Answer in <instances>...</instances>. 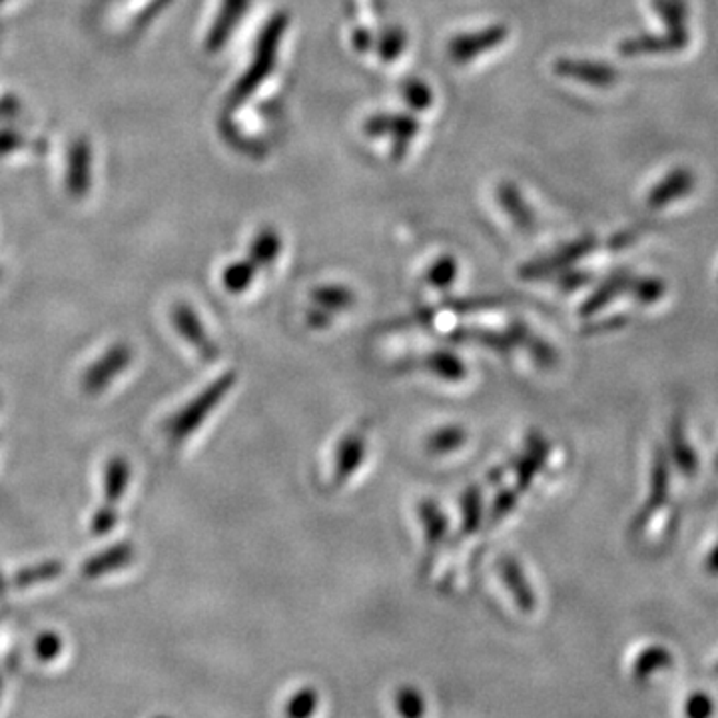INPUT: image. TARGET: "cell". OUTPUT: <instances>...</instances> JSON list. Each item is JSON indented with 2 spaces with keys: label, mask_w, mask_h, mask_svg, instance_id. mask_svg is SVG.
I'll list each match as a JSON object with an SVG mask.
<instances>
[{
  "label": "cell",
  "mask_w": 718,
  "mask_h": 718,
  "mask_svg": "<svg viewBox=\"0 0 718 718\" xmlns=\"http://www.w3.org/2000/svg\"><path fill=\"white\" fill-rule=\"evenodd\" d=\"M289 26V16L286 12H276L267 23L264 24L262 33L258 34L255 41L254 56L250 60V67L246 68L240 80L230 90V96L226 102L228 111H236L252 99L255 90L260 89L276 68L277 53L282 38Z\"/></svg>",
  "instance_id": "6da1fadb"
},
{
  "label": "cell",
  "mask_w": 718,
  "mask_h": 718,
  "mask_svg": "<svg viewBox=\"0 0 718 718\" xmlns=\"http://www.w3.org/2000/svg\"><path fill=\"white\" fill-rule=\"evenodd\" d=\"M236 379H238L236 372L221 374L212 381L210 386L204 387L196 398L190 399L184 408L176 411L164 423V433L170 437V442L176 445L198 430L200 425L210 418L212 411L218 408L226 396L232 391Z\"/></svg>",
  "instance_id": "7a4b0ae2"
},
{
  "label": "cell",
  "mask_w": 718,
  "mask_h": 718,
  "mask_svg": "<svg viewBox=\"0 0 718 718\" xmlns=\"http://www.w3.org/2000/svg\"><path fill=\"white\" fill-rule=\"evenodd\" d=\"M597 238L595 236H583L573 242L565 243L557 248L549 255H543L537 260H531L520 267L521 280H543V277L559 276L565 270L573 267L579 260L597 250Z\"/></svg>",
  "instance_id": "3957f363"
},
{
  "label": "cell",
  "mask_w": 718,
  "mask_h": 718,
  "mask_svg": "<svg viewBox=\"0 0 718 718\" xmlns=\"http://www.w3.org/2000/svg\"><path fill=\"white\" fill-rule=\"evenodd\" d=\"M552 72L559 77L581 82L591 89H613L619 82V70L593 58H557L552 65Z\"/></svg>",
  "instance_id": "277c9868"
},
{
  "label": "cell",
  "mask_w": 718,
  "mask_h": 718,
  "mask_svg": "<svg viewBox=\"0 0 718 718\" xmlns=\"http://www.w3.org/2000/svg\"><path fill=\"white\" fill-rule=\"evenodd\" d=\"M367 136H389L391 155L401 160L408 155L409 143L420 133V122L411 114H374L364 124Z\"/></svg>",
  "instance_id": "5b68a950"
},
{
  "label": "cell",
  "mask_w": 718,
  "mask_h": 718,
  "mask_svg": "<svg viewBox=\"0 0 718 718\" xmlns=\"http://www.w3.org/2000/svg\"><path fill=\"white\" fill-rule=\"evenodd\" d=\"M418 515H420L421 527H423V542H425L421 574H428L435 565L437 552L442 551L443 545L449 537V520L443 513V509L431 499L421 501Z\"/></svg>",
  "instance_id": "8992f818"
},
{
  "label": "cell",
  "mask_w": 718,
  "mask_h": 718,
  "mask_svg": "<svg viewBox=\"0 0 718 718\" xmlns=\"http://www.w3.org/2000/svg\"><path fill=\"white\" fill-rule=\"evenodd\" d=\"M509 31L505 24H491L481 31L474 33L459 34L452 38L449 43V56L457 65H467L476 60L479 56L487 55L495 50L498 46L508 41Z\"/></svg>",
  "instance_id": "52a82bcc"
},
{
  "label": "cell",
  "mask_w": 718,
  "mask_h": 718,
  "mask_svg": "<svg viewBox=\"0 0 718 718\" xmlns=\"http://www.w3.org/2000/svg\"><path fill=\"white\" fill-rule=\"evenodd\" d=\"M172 323L176 328L178 333L186 340V342L198 352L202 360L206 362H216L220 357V347L218 343L214 342L210 338V333L206 332L204 323L200 321V316L194 311V308H190L189 304H176L172 308Z\"/></svg>",
  "instance_id": "ba28073f"
},
{
  "label": "cell",
  "mask_w": 718,
  "mask_h": 718,
  "mask_svg": "<svg viewBox=\"0 0 718 718\" xmlns=\"http://www.w3.org/2000/svg\"><path fill=\"white\" fill-rule=\"evenodd\" d=\"M396 369L398 372H415L418 369V372H425V374L452 381V384L464 381L467 377V365L464 360L447 350H437V352H431L421 357L401 360L396 364Z\"/></svg>",
  "instance_id": "9c48e42d"
},
{
  "label": "cell",
  "mask_w": 718,
  "mask_h": 718,
  "mask_svg": "<svg viewBox=\"0 0 718 718\" xmlns=\"http://www.w3.org/2000/svg\"><path fill=\"white\" fill-rule=\"evenodd\" d=\"M133 347L126 343H116L112 345L106 354L100 357L96 364L89 367V372L82 377V386L87 394H100L106 387L111 386L114 377L121 376L122 372L133 362Z\"/></svg>",
  "instance_id": "30bf717a"
},
{
  "label": "cell",
  "mask_w": 718,
  "mask_h": 718,
  "mask_svg": "<svg viewBox=\"0 0 718 718\" xmlns=\"http://www.w3.org/2000/svg\"><path fill=\"white\" fill-rule=\"evenodd\" d=\"M696 189V174L686 167L669 170L647 194V206L651 210H663L679 200L691 196Z\"/></svg>",
  "instance_id": "8fae6325"
},
{
  "label": "cell",
  "mask_w": 718,
  "mask_h": 718,
  "mask_svg": "<svg viewBox=\"0 0 718 718\" xmlns=\"http://www.w3.org/2000/svg\"><path fill=\"white\" fill-rule=\"evenodd\" d=\"M367 443L364 431H350L342 442L338 443L335 457H333L332 486L335 489L345 486L357 469L364 464Z\"/></svg>",
  "instance_id": "7c38bea8"
},
{
  "label": "cell",
  "mask_w": 718,
  "mask_h": 718,
  "mask_svg": "<svg viewBox=\"0 0 718 718\" xmlns=\"http://www.w3.org/2000/svg\"><path fill=\"white\" fill-rule=\"evenodd\" d=\"M652 11L663 23V33L671 36L683 53L691 45V9L686 0H651Z\"/></svg>",
  "instance_id": "4fadbf2b"
},
{
  "label": "cell",
  "mask_w": 718,
  "mask_h": 718,
  "mask_svg": "<svg viewBox=\"0 0 718 718\" xmlns=\"http://www.w3.org/2000/svg\"><path fill=\"white\" fill-rule=\"evenodd\" d=\"M252 0H221L220 11L212 23L210 33L206 36V53H220L226 43L232 38L233 31L242 21L243 14L250 9Z\"/></svg>",
  "instance_id": "5bb4252c"
},
{
  "label": "cell",
  "mask_w": 718,
  "mask_h": 718,
  "mask_svg": "<svg viewBox=\"0 0 718 718\" xmlns=\"http://www.w3.org/2000/svg\"><path fill=\"white\" fill-rule=\"evenodd\" d=\"M549 443L545 442L539 433H531L525 452L520 457H515V489L523 493L527 491L537 474L542 471L543 465L549 457Z\"/></svg>",
  "instance_id": "9a60e30c"
},
{
  "label": "cell",
  "mask_w": 718,
  "mask_h": 718,
  "mask_svg": "<svg viewBox=\"0 0 718 718\" xmlns=\"http://www.w3.org/2000/svg\"><path fill=\"white\" fill-rule=\"evenodd\" d=\"M498 200L501 210L521 232H535L537 216L531 210L529 202L523 198L520 186L513 182H501L498 189Z\"/></svg>",
  "instance_id": "2e32d148"
},
{
  "label": "cell",
  "mask_w": 718,
  "mask_h": 718,
  "mask_svg": "<svg viewBox=\"0 0 718 718\" xmlns=\"http://www.w3.org/2000/svg\"><path fill=\"white\" fill-rule=\"evenodd\" d=\"M499 574L521 613H533L537 607V599H535L533 586L523 573L521 565L513 557H503L499 561Z\"/></svg>",
  "instance_id": "e0dca14e"
},
{
  "label": "cell",
  "mask_w": 718,
  "mask_h": 718,
  "mask_svg": "<svg viewBox=\"0 0 718 718\" xmlns=\"http://www.w3.org/2000/svg\"><path fill=\"white\" fill-rule=\"evenodd\" d=\"M630 277H632V274L627 272V270H617V272H613V274L605 277V280L601 282V286H599L597 289L585 299V304L581 306L579 314H581L583 318H591V316H595L599 311L605 310L611 301H615V299L623 296V294H629Z\"/></svg>",
  "instance_id": "ac0fdd59"
},
{
  "label": "cell",
  "mask_w": 718,
  "mask_h": 718,
  "mask_svg": "<svg viewBox=\"0 0 718 718\" xmlns=\"http://www.w3.org/2000/svg\"><path fill=\"white\" fill-rule=\"evenodd\" d=\"M90 146L84 138L68 152L67 190L72 198H84L90 189Z\"/></svg>",
  "instance_id": "d6986e66"
},
{
  "label": "cell",
  "mask_w": 718,
  "mask_h": 718,
  "mask_svg": "<svg viewBox=\"0 0 718 718\" xmlns=\"http://www.w3.org/2000/svg\"><path fill=\"white\" fill-rule=\"evenodd\" d=\"M136 549L130 542H121L118 545H112L109 549L90 557L87 563L82 565V574L87 579H99L112 571H118L122 567L130 565L134 561Z\"/></svg>",
  "instance_id": "ffe728a7"
},
{
  "label": "cell",
  "mask_w": 718,
  "mask_h": 718,
  "mask_svg": "<svg viewBox=\"0 0 718 718\" xmlns=\"http://www.w3.org/2000/svg\"><path fill=\"white\" fill-rule=\"evenodd\" d=\"M681 53L679 46L674 45L673 38L666 34H637L619 43V55L627 58L635 56H661L676 55Z\"/></svg>",
  "instance_id": "44dd1931"
},
{
  "label": "cell",
  "mask_w": 718,
  "mask_h": 718,
  "mask_svg": "<svg viewBox=\"0 0 718 718\" xmlns=\"http://www.w3.org/2000/svg\"><path fill=\"white\" fill-rule=\"evenodd\" d=\"M449 342L455 343H479L483 347H489L498 354H508L515 343L511 340L508 330L505 332H493V330H479V328H457L454 332L445 335Z\"/></svg>",
  "instance_id": "7402d4cb"
},
{
  "label": "cell",
  "mask_w": 718,
  "mask_h": 718,
  "mask_svg": "<svg viewBox=\"0 0 718 718\" xmlns=\"http://www.w3.org/2000/svg\"><path fill=\"white\" fill-rule=\"evenodd\" d=\"M467 443V431L461 425H443L425 437V454L443 457L459 452Z\"/></svg>",
  "instance_id": "603a6c76"
},
{
  "label": "cell",
  "mask_w": 718,
  "mask_h": 718,
  "mask_svg": "<svg viewBox=\"0 0 718 718\" xmlns=\"http://www.w3.org/2000/svg\"><path fill=\"white\" fill-rule=\"evenodd\" d=\"M483 521V498L477 486L467 487L461 495V523L457 531V539L476 535Z\"/></svg>",
  "instance_id": "cb8c5ba5"
},
{
  "label": "cell",
  "mask_w": 718,
  "mask_h": 718,
  "mask_svg": "<svg viewBox=\"0 0 718 718\" xmlns=\"http://www.w3.org/2000/svg\"><path fill=\"white\" fill-rule=\"evenodd\" d=\"M130 464L116 455L112 457L111 461L106 464V471H104V495H106V503H118L122 495L126 493V489L130 486Z\"/></svg>",
  "instance_id": "d4e9b609"
},
{
  "label": "cell",
  "mask_w": 718,
  "mask_h": 718,
  "mask_svg": "<svg viewBox=\"0 0 718 718\" xmlns=\"http://www.w3.org/2000/svg\"><path fill=\"white\" fill-rule=\"evenodd\" d=\"M311 301L328 311L350 310L355 304V294L342 284H326L311 289Z\"/></svg>",
  "instance_id": "484cf974"
},
{
  "label": "cell",
  "mask_w": 718,
  "mask_h": 718,
  "mask_svg": "<svg viewBox=\"0 0 718 718\" xmlns=\"http://www.w3.org/2000/svg\"><path fill=\"white\" fill-rule=\"evenodd\" d=\"M282 252V238L274 228H262L260 232L255 233L254 240L250 243V260L254 262L258 267H267L274 264L277 255Z\"/></svg>",
  "instance_id": "4316f807"
},
{
  "label": "cell",
  "mask_w": 718,
  "mask_h": 718,
  "mask_svg": "<svg viewBox=\"0 0 718 718\" xmlns=\"http://www.w3.org/2000/svg\"><path fill=\"white\" fill-rule=\"evenodd\" d=\"M255 274H258V265L252 260L233 262L221 272V284H224V289L228 294L238 296V294H243V292L250 289L252 282L255 280Z\"/></svg>",
  "instance_id": "83f0119b"
},
{
  "label": "cell",
  "mask_w": 718,
  "mask_h": 718,
  "mask_svg": "<svg viewBox=\"0 0 718 718\" xmlns=\"http://www.w3.org/2000/svg\"><path fill=\"white\" fill-rule=\"evenodd\" d=\"M666 294V284L661 277L632 276L630 277L629 296L637 299L642 306L657 304Z\"/></svg>",
  "instance_id": "f1b7e54d"
},
{
  "label": "cell",
  "mask_w": 718,
  "mask_h": 718,
  "mask_svg": "<svg viewBox=\"0 0 718 718\" xmlns=\"http://www.w3.org/2000/svg\"><path fill=\"white\" fill-rule=\"evenodd\" d=\"M671 663H673V657L669 654V651H664L663 647H651V649H647V651L639 654V659L635 661V666H632V673H635V679L645 681L651 674L663 671Z\"/></svg>",
  "instance_id": "f546056e"
},
{
  "label": "cell",
  "mask_w": 718,
  "mask_h": 718,
  "mask_svg": "<svg viewBox=\"0 0 718 718\" xmlns=\"http://www.w3.org/2000/svg\"><path fill=\"white\" fill-rule=\"evenodd\" d=\"M408 46V34L401 26H387L376 41L377 55L386 62L398 60Z\"/></svg>",
  "instance_id": "4dcf8cb0"
},
{
  "label": "cell",
  "mask_w": 718,
  "mask_h": 718,
  "mask_svg": "<svg viewBox=\"0 0 718 718\" xmlns=\"http://www.w3.org/2000/svg\"><path fill=\"white\" fill-rule=\"evenodd\" d=\"M62 573V563L58 561H48V563L34 565V567H26L21 573L14 577V586L24 589V586L36 585V583H45V581H53L58 574Z\"/></svg>",
  "instance_id": "1f68e13d"
},
{
  "label": "cell",
  "mask_w": 718,
  "mask_h": 718,
  "mask_svg": "<svg viewBox=\"0 0 718 718\" xmlns=\"http://www.w3.org/2000/svg\"><path fill=\"white\" fill-rule=\"evenodd\" d=\"M401 94L411 111L423 112L433 104V92L420 78H408L401 84Z\"/></svg>",
  "instance_id": "d6a6232c"
},
{
  "label": "cell",
  "mask_w": 718,
  "mask_h": 718,
  "mask_svg": "<svg viewBox=\"0 0 718 718\" xmlns=\"http://www.w3.org/2000/svg\"><path fill=\"white\" fill-rule=\"evenodd\" d=\"M318 705H320L318 691L311 688V686H306V688H299L298 693L287 700L284 713L289 718H308L316 713Z\"/></svg>",
  "instance_id": "836d02e7"
},
{
  "label": "cell",
  "mask_w": 718,
  "mask_h": 718,
  "mask_svg": "<svg viewBox=\"0 0 718 718\" xmlns=\"http://www.w3.org/2000/svg\"><path fill=\"white\" fill-rule=\"evenodd\" d=\"M457 262L452 255H443L428 270V284L435 289H449L457 277Z\"/></svg>",
  "instance_id": "e575fe53"
},
{
  "label": "cell",
  "mask_w": 718,
  "mask_h": 718,
  "mask_svg": "<svg viewBox=\"0 0 718 718\" xmlns=\"http://www.w3.org/2000/svg\"><path fill=\"white\" fill-rule=\"evenodd\" d=\"M396 710L401 717L420 718L425 715V698L418 688L403 686L396 693Z\"/></svg>",
  "instance_id": "d590c367"
},
{
  "label": "cell",
  "mask_w": 718,
  "mask_h": 718,
  "mask_svg": "<svg viewBox=\"0 0 718 718\" xmlns=\"http://www.w3.org/2000/svg\"><path fill=\"white\" fill-rule=\"evenodd\" d=\"M521 493L515 489V487H509V489H501L493 503H491V509H489V523H499V521L505 520L508 515L513 513V509L517 508L520 503Z\"/></svg>",
  "instance_id": "8d00e7d4"
},
{
  "label": "cell",
  "mask_w": 718,
  "mask_h": 718,
  "mask_svg": "<svg viewBox=\"0 0 718 718\" xmlns=\"http://www.w3.org/2000/svg\"><path fill=\"white\" fill-rule=\"evenodd\" d=\"M116 523H118V511L114 509L112 503H106L104 508H100L94 513V517L90 521V533L96 535V537L109 535L116 527Z\"/></svg>",
  "instance_id": "74e56055"
},
{
  "label": "cell",
  "mask_w": 718,
  "mask_h": 718,
  "mask_svg": "<svg viewBox=\"0 0 718 718\" xmlns=\"http://www.w3.org/2000/svg\"><path fill=\"white\" fill-rule=\"evenodd\" d=\"M60 651H62V641H60V637L56 632H43L34 642L36 659L43 661V663L55 661Z\"/></svg>",
  "instance_id": "f35d334b"
},
{
  "label": "cell",
  "mask_w": 718,
  "mask_h": 718,
  "mask_svg": "<svg viewBox=\"0 0 718 718\" xmlns=\"http://www.w3.org/2000/svg\"><path fill=\"white\" fill-rule=\"evenodd\" d=\"M501 306V299L498 298H467V299H447L443 301V308L454 311H479L498 308Z\"/></svg>",
  "instance_id": "ab89813d"
},
{
  "label": "cell",
  "mask_w": 718,
  "mask_h": 718,
  "mask_svg": "<svg viewBox=\"0 0 718 718\" xmlns=\"http://www.w3.org/2000/svg\"><path fill=\"white\" fill-rule=\"evenodd\" d=\"M673 445L676 464L681 465L683 471H693L695 469V457H693V452L688 449V443L683 440V433L679 430H676V435H674Z\"/></svg>",
  "instance_id": "60d3db41"
},
{
  "label": "cell",
  "mask_w": 718,
  "mask_h": 718,
  "mask_svg": "<svg viewBox=\"0 0 718 718\" xmlns=\"http://www.w3.org/2000/svg\"><path fill=\"white\" fill-rule=\"evenodd\" d=\"M586 282H591V274L586 272H581V270H565L559 274V284L563 287L565 292H573V289H579V287L585 286Z\"/></svg>",
  "instance_id": "b9f144b4"
},
{
  "label": "cell",
  "mask_w": 718,
  "mask_h": 718,
  "mask_svg": "<svg viewBox=\"0 0 718 718\" xmlns=\"http://www.w3.org/2000/svg\"><path fill=\"white\" fill-rule=\"evenodd\" d=\"M433 316H435V311L431 310V308H421V310L413 311L408 318L394 321L391 328H413V326L420 328V326H431Z\"/></svg>",
  "instance_id": "7bdbcfd3"
},
{
  "label": "cell",
  "mask_w": 718,
  "mask_h": 718,
  "mask_svg": "<svg viewBox=\"0 0 718 718\" xmlns=\"http://www.w3.org/2000/svg\"><path fill=\"white\" fill-rule=\"evenodd\" d=\"M332 311L323 310L320 306H314L306 311V323L310 330H328L332 326Z\"/></svg>",
  "instance_id": "ee69618b"
},
{
  "label": "cell",
  "mask_w": 718,
  "mask_h": 718,
  "mask_svg": "<svg viewBox=\"0 0 718 718\" xmlns=\"http://www.w3.org/2000/svg\"><path fill=\"white\" fill-rule=\"evenodd\" d=\"M713 710V703L707 695L691 696V700L686 703V715L688 717H707Z\"/></svg>",
  "instance_id": "f6af8a7d"
},
{
  "label": "cell",
  "mask_w": 718,
  "mask_h": 718,
  "mask_svg": "<svg viewBox=\"0 0 718 718\" xmlns=\"http://www.w3.org/2000/svg\"><path fill=\"white\" fill-rule=\"evenodd\" d=\"M170 2H172V0H152V2L140 12V16H138V21H136V26H138V29H140V26H146V24L155 19L158 12L164 11Z\"/></svg>",
  "instance_id": "bcb514c9"
},
{
  "label": "cell",
  "mask_w": 718,
  "mask_h": 718,
  "mask_svg": "<svg viewBox=\"0 0 718 718\" xmlns=\"http://www.w3.org/2000/svg\"><path fill=\"white\" fill-rule=\"evenodd\" d=\"M352 43H354L357 53H367V50H372L374 45H376L372 33L367 29H362V26L355 29L354 34H352Z\"/></svg>",
  "instance_id": "7dc6e473"
},
{
  "label": "cell",
  "mask_w": 718,
  "mask_h": 718,
  "mask_svg": "<svg viewBox=\"0 0 718 718\" xmlns=\"http://www.w3.org/2000/svg\"><path fill=\"white\" fill-rule=\"evenodd\" d=\"M21 143V136L16 133H0V155H7L14 150Z\"/></svg>",
  "instance_id": "c3c4849f"
},
{
  "label": "cell",
  "mask_w": 718,
  "mask_h": 718,
  "mask_svg": "<svg viewBox=\"0 0 718 718\" xmlns=\"http://www.w3.org/2000/svg\"><path fill=\"white\" fill-rule=\"evenodd\" d=\"M707 567H708V571H710V573L718 574V545H717V547H715V549H713V552H710V555H708Z\"/></svg>",
  "instance_id": "681fc988"
},
{
  "label": "cell",
  "mask_w": 718,
  "mask_h": 718,
  "mask_svg": "<svg viewBox=\"0 0 718 718\" xmlns=\"http://www.w3.org/2000/svg\"><path fill=\"white\" fill-rule=\"evenodd\" d=\"M4 595V581H2V577H0V597Z\"/></svg>",
  "instance_id": "f907efd6"
},
{
  "label": "cell",
  "mask_w": 718,
  "mask_h": 718,
  "mask_svg": "<svg viewBox=\"0 0 718 718\" xmlns=\"http://www.w3.org/2000/svg\"><path fill=\"white\" fill-rule=\"evenodd\" d=\"M2 2H4V0H0V4H2Z\"/></svg>",
  "instance_id": "816d5d0a"
},
{
  "label": "cell",
  "mask_w": 718,
  "mask_h": 718,
  "mask_svg": "<svg viewBox=\"0 0 718 718\" xmlns=\"http://www.w3.org/2000/svg\"><path fill=\"white\" fill-rule=\"evenodd\" d=\"M0 685H2V681H0Z\"/></svg>",
  "instance_id": "f5cc1de1"
},
{
  "label": "cell",
  "mask_w": 718,
  "mask_h": 718,
  "mask_svg": "<svg viewBox=\"0 0 718 718\" xmlns=\"http://www.w3.org/2000/svg\"><path fill=\"white\" fill-rule=\"evenodd\" d=\"M717 673H718V664H717Z\"/></svg>",
  "instance_id": "db71d44e"
}]
</instances>
